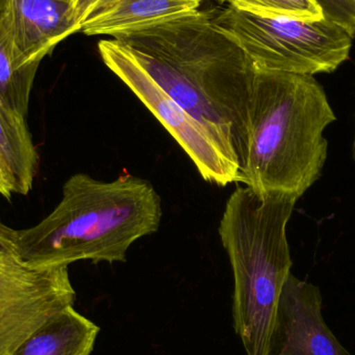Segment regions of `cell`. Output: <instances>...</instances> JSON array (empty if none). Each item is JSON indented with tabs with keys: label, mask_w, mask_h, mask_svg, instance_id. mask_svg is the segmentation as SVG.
<instances>
[{
	"label": "cell",
	"mask_w": 355,
	"mask_h": 355,
	"mask_svg": "<svg viewBox=\"0 0 355 355\" xmlns=\"http://www.w3.org/2000/svg\"><path fill=\"white\" fill-rule=\"evenodd\" d=\"M337 120L312 75L257 68L233 131L242 183L261 194L300 198L322 174L324 130Z\"/></svg>",
	"instance_id": "1"
},
{
	"label": "cell",
	"mask_w": 355,
	"mask_h": 355,
	"mask_svg": "<svg viewBox=\"0 0 355 355\" xmlns=\"http://www.w3.org/2000/svg\"><path fill=\"white\" fill-rule=\"evenodd\" d=\"M162 218V198L147 180L127 175L105 182L79 173L67 180L48 216L14 230L15 245L35 267L125 262L131 245L157 232Z\"/></svg>",
	"instance_id": "2"
},
{
	"label": "cell",
	"mask_w": 355,
	"mask_h": 355,
	"mask_svg": "<svg viewBox=\"0 0 355 355\" xmlns=\"http://www.w3.org/2000/svg\"><path fill=\"white\" fill-rule=\"evenodd\" d=\"M298 198L238 186L219 223L234 277V329L248 355H268L284 285L291 273L287 225Z\"/></svg>",
	"instance_id": "3"
},
{
	"label": "cell",
	"mask_w": 355,
	"mask_h": 355,
	"mask_svg": "<svg viewBox=\"0 0 355 355\" xmlns=\"http://www.w3.org/2000/svg\"><path fill=\"white\" fill-rule=\"evenodd\" d=\"M168 62L196 85L237 126L256 66L208 12L196 10L155 26L114 37Z\"/></svg>",
	"instance_id": "4"
},
{
	"label": "cell",
	"mask_w": 355,
	"mask_h": 355,
	"mask_svg": "<svg viewBox=\"0 0 355 355\" xmlns=\"http://www.w3.org/2000/svg\"><path fill=\"white\" fill-rule=\"evenodd\" d=\"M211 17L257 68L266 70L312 76L335 72L349 58L355 37L327 16L318 21L262 17L229 6Z\"/></svg>",
	"instance_id": "5"
},
{
	"label": "cell",
	"mask_w": 355,
	"mask_h": 355,
	"mask_svg": "<svg viewBox=\"0 0 355 355\" xmlns=\"http://www.w3.org/2000/svg\"><path fill=\"white\" fill-rule=\"evenodd\" d=\"M98 49L104 64L162 123L205 181L223 187L242 183L232 141L202 124L174 101L139 64L129 46L116 39L102 40Z\"/></svg>",
	"instance_id": "6"
},
{
	"label": "cell",
	"mask_w": 355,
	"mask_h": 355,
	"mask_svg": "<svg viewBox=\"0 0 355 355\" xmlns=\"http://www.w3.org/2000/svg\"><path fill=\"white\" fill-rule=\"evenodd\" d=\"M68 266L35 267L22 260L14 230L0 223V355L19 345L60 311L74 304Z\"/></svg>",
	"instance_id": "7"
},
{
	"label": "cell",
	"mask_w": 355,
	"mask_h": 355,
	"mask_svg": "<svg viewBox=\"0 0 355 355\" xmlns=\"http://www.w3.org/2000/svg\"><path fill=\"white\" fill-rule=\"evenodd\" d=\"M320 289L290 273L284 285L268 355H352L329 329Z\"/></svg>",
	"instance_id": "8"
},
{
	"label": "cell",
	"mask_w": 355,
	"mask_h": 355,
	"mask_svg": "<svg viewBox=\"0 0 355 355\" xmlns=\"http://www.w3.org/2000/svg\"><path fill=\"white\" fill-rule=\"evenodd\" d=\"M0 21L19 58L41 64L60 42L79 33L72 0H0Z\"/></svg>",
	"instance_id": "9"
},
{
	"label": "cell",
	"mask_w": 355,
	"mask_h": 355,
	"mask_svg": "<svg viewBox=\"0 0 355 355\" xmlns=\"http://www.w3.org/2000/svg\"><path fill=\"white\" fill-rule=\"evenodd\" d=\"M198 0H72L79 31L116 37L198 10Z\"/></svg>",
	"instance_id": "10"
},
{
	"label": "cell",
	"mask_w": 355,
	"mask_h": 355,
	"mask_svg": "<svg viewBox=\"0 0 355 355\" xmlns=\"http://www.w3.org/2000/svg\"><path fill=\"white\" fill-rule=\"evenodd\" d=\"M99 331L70 306L33 331L10 355H89Z\"/></svg>",
	"instance_id": "11"
},
{
	"label": "cell",
	"mask_w": 355,
	"mask_h": 355,
	"mask_svg": "<svg viewBox=\"0 0 355 355\" xmlns=\"http://www.w3.org/2000/svg\"><path fill=\"white\" fill-rule=\"evenodd\" d=\"M131 50L139 64L174 101L234 146L232 123L194 83L168 62L132 48Z\"/></svg>",
	"instance_id": "12"
},
{
	"label": "cell",
	"mask_w": 355,
	"mask_h": 355,
	"mask_svg": "<svg viewBox=\"0 0 355 355\" xmlns=\"http://www.w3.org/2000/svg\"><path fill=\"white\" fill-rule=\"evenodd\" d=\"M0 153L15 180V192L27 194L37 172V154L25 116L0 103Z\"/></svg>",
	"instance_id": "13"
},
{
	"label": "cell",
	"mask_w": 355,
	"mask_h": 355,
	"mask_svg": "<svg viewBox=\"0 0 355 355\" xmlns=\"http://www.w3.org/2000/svg\"><path fill=\"white\" fill-rule=\"evenodd\" d=\"M39 66L19 58L0 21V103L26 116Z\"/></svg>",
	"instance_id": "14"
},
{
	"label": "cell",
	"mask_w": 355,
	"mask_h": 355,
	"mask_svg": "<svg viewBox=\"0 0 355 355\" xmlns=\"http://www.w3.org/2000/svg\"><path fill=\"white\" fill-rule=\"evenodd\" d=\"M230 6L262 17H287L302 21L324 18L317 0H227Z\"/></svg>",
	"instance_id": "15"
},
{
	"label": "cell",
	"mask_w": 355,
	"mask_h": 355,
	"mask_svg": "<svg viewBox=\"0 0 355 355\" xmlns=\"http://www.w3.org/2000/svg\"><path fill=\"white\" fill-rule=\"evenodd\" d=\"M324 15L349 29L355 37V0H317Z\"/></svg>",
	"instance_id": "16"
},
{
	"label": "cell",
	"mask_w": 355,
	"mask_h": 355,
	"mask_svg": "<svg viewBox=\"0 0 355 355\" xmlns=\"http://www.w3.org/2000/svg\"><path fill=\"white\" fill-rule=\"evenodd\" d=\"M12 192H15L14 177L0 153V194L4 198H10Z\"/></svg>",
	"instance_id": "17"
},
{
	"label": "cell",
	"mask_w": 355,
	"mask_h": 355,
	"mask_svg": "<svg viewBox=\"0 0 355 355\" xmlns=\"http://www.w3.org/2000/svg\"><path fill=\"white\" fill-rule=\"evenodd\" d=\"M352 157H354V160L355 162V137L354 141V146H352Z\"/></svg>",
	"instance_id": "18"
},
{
	"label": "cell",
	"mask_w": 355,
	"mask_h": 355,
	"mask_svg": "<svg viewBox=\"0 0 355 355\" xmlns=\"http://www.w3.org/2000/svg\"><path fill=\"white\" fill-rule=\"evenodd\" d=\"M198 1L202 2V0H198Z\"/></svg>",
	"instance_id": "19"
}]
</instances>
